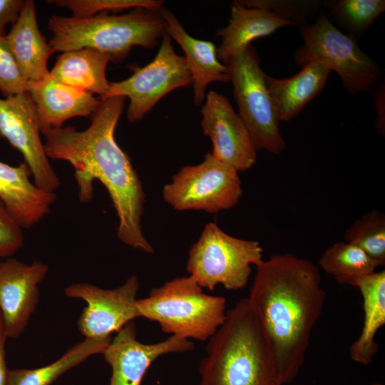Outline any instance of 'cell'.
Returning a JSON list of instances; mask_svg holds the SVG:
<instances>
[{
  "instance_id": "obj_29",
  "label": "cell",
  "mask_w": 385,
  "mask_h": 385,
  "mask_svg": "<svg viewBox=\"0 0 385 385\" xmlns=\"http://www.w3.org/2000/svg\"><path fill=\"white\" fill-rule=\"evenodd\" d=\"M248 8L265 9L278 17L292 21L297 26L308 25V19L326 7L327 1L242 0L238 1Z\"/></svg>"
},
{
  "instance_id": "obj_28",
  "label": "cell",
  "mask_w": 385,
  "mask_h": 385,
  "mask_svg": "<svg viewBox=\"0 0 385 385\" xmlns=\"http://www.w3.org/2000/svg\"><path fill=\"white\" fill-rule=\"evenodd\" d=\"M47 2L69 9L74 18H88L101 12L131 8L159 11L164 4L161 0H54Z\"/></svg>"
},
{
  "instance_id": "obj_9",
  "label": "cell",
  "mask_w": 385,
  "mask_h": 385,
  "mask_svg": "<svg viewBox=\"0 0 385 385\" xmlns=\"http://www.w3.org/2000/svg\"><path fill=\"white\" fill-rule=\"evenodd\" d=\"M242 193L238 171L210 153L201 163L183 167L163 188L164 200L174 209L210 213L233 207Z\"/></svg>"
},
{
  "instance_id": "obj_16",
  "label": "cell",
  "mask_w": 385,
  "mask_h": 385,
  "mask_svg": "<svg viewBox=\"0 0 385 385\" xmlns=\"http://www.w3.org/2000/svg\"><path fill=\"white\" fill-rule=\"evenodd\" d=\"M28 92L34 103L42 133L62 127L70 118L91 116L101 102L93 94L63 84L50 75L29 82Z\"/></svg>"
},
{
  "instance_id": "obj_31",
  "label": "cell",
  "mask_w": 385,
  "mask_h": 385,
  "mask_svg": "<svg viewBox=\"0 0 385 385\" xmlns=\"http://www.w3.org/2000/svg\"><path fill=\"white\" fill-rule=\"evenodd\" d=\"M22 230L0 200V262L11 257L23 247Z\"/></svg>"
},
{
  "instance_id": "obj_35",
  "label": "cell",
  "mask_w": 385,
  "mask_h": 385,
  "mask_svg": "<svg viewBox=\"0 0 385 385\" xmlns=\"http://www.w3.org/2000/svg\"><path fill=\"white\" fill-rule=\"evenodd\" d=\"M370 385H384V384L380 382H374L371 384Z\"/></svg>"
},
{
  "instance_id": "obj_18",
  "label": "cell",
  "mask_w": 385,
  "mask_h": 385,
  "mask_svg": "<svg viewBox=\"0 0 385 385\" xmlns=\"http://www.w3.org/2000/svg\"><path fill=\"white\" fill-rule=\"evenodd\" d=\"M159 13L165 21V32L184 51L192 77L193 101L200 106L205 99L208 84L230 82L228 68L219 61L217 48L212 42L190 36L168 9L163 6Z\"/></svg>"
},
{
  "instance_id": "obj_24",
  "label": "cell",
  "mask_w": 385,
  "mask_h": 385,
  "mask_svg": "<svg viewBox=\"0 0 385 385\" xmlns=\"http://www.w3.org/2000/svg\"><path fill=\"white\" fill-rule=\"evenodd\" d=\"M111 339L85 338L51 364L36 369L9 370L6 385H51L91 356L103 354Z\"/></svg>"
},
{
  "instance_id": "obj_8",
  "label": "cell",
  "mask_w": 385,
  "mask_h": 385,
  "mask_svg": "<svg viewBox=\"0 0 385 385\" xmlns=\"http://www.w3.org/2000/svg\"><path fill=\"white\" fill-rule=\"evenodd\" d=\"M226 66L239 108L238 114L255 149L265 150L274 155L281 154L286 143L267 86V74L260 67L255 48L250 45Z\"/></svg>"
},
{
  "instance_id": "obj_17",
  "label": "cell",
  "mask_w": 385,
  "mask_h": 385,
  "mask_svg": "<svg viewBox=\"0 0 385 385\" xmlns=\"http://www.w3.org/2000/svg\"><path fill=\"white\" fill-rule=\"evenodd\" d=\"M31 175L25 162L11 166L0 161V200L22 229H29L40 222L57 198L54 192L31 183Z\"/></svg>"
},
{
  "instance_id": "obj_2",
  "label": "cell",
  "mask_w": 385,
  "mask_h": 385,
  "mask_svg": "<svg viewBox=\"0 0 385 385\" xmlns=\"http://www.w3.org/2000/svg\"><path fill=\"white\" fill-rule=\"evenodd\" d=\"M247 298L270 346L283 384L297 376L311 333L326 299L318 267L291 253L272 255L256 265Z\"/></svg>"
},
{
  "instance_id": "obj_1",
  "label": "cell",
  "mask_w": 385,
  "mask_h": 385,
  "mask_svg": "<svg viewBox=\"0 0 385 385\" xmlns=\"http://www.w3.org/2000/svg\"><path fill=\"white\" fill-rule=\"evenodd\" d=\"M125 101L124 97L101 99L86 129H49L43 133L46 138L43 147L48 158L66 161L73 167L81 203L91 201L93 181H100L116 211L118 239L135 250L152 254L153 247L145 239L141 226L145 203L143 185L129 157L114 137Z\"/></svg>"
},
{
  "instance_id": "obj_23",
  "label": "cell",
  "mask_w": 385,
  "mask_h": 385,
  "mask_svg": "<svg viewBox=\"0 0 385 385\" xmlns=\"http://www.w3.org/2000/svg\"><path fill=\"white\" fill-rule=\"evenodd\" d=\"M111 57L90 48L63 52L49 71L54 80L102 98L109 88L106 70Z\"/></svg>"
},
{
  "instance_id": "obj_12",
  "label": "cell",
  "mask_w": 385,
  "mask_h": 385,
  "mask_svg": "<svg viewBox=\"0 0 385 385\" xmlns=\"http://www.w3.org/2000/svg\"><path fill=\"white\" fill-rule=\"evenodd\" d=\"M139 287L138 277L132 275L115 289H102L81 282L68 286L64 293L68 297L87 303L77 323L81 334L85 338L106 339L139 317L136 307Z\"/></svg>"
},
{
  "instance_id": "obj_3",
  "label": "cell",
  "mask_w": 385,
  "mask_h": 385,
  "mask_svg": "<svg viewBox=\"0 0 385 385\" xmlns=\"http://www.w3.org/2000/svg\"><path fill=\"white\" fill-rule=\"evenodd\" d=\"M200 385H284L247 298L227 311L199 366Z\"/></svg>"
},
{
  "instance_id": "obj_22",
  "label": "cell",
  "mask_w": 385,
  "mask_h": 385,
  "mask_svg": "<svg viewBox=\"0 0 385 385\" xmlns=\"http://www.w3.org/2000/svg\"><path fill=\"white\" fill-rule=\"evenodd\" d=\"M354 286L362 296L364 322L359 337L349 348V356L353 361L367 366L379 349L376 334L385 324V271L366 275Z\"/></svg>"
},
{
  "instance_id": "obj_27",
  "label": "cell",
  "mask_w": 385,
  "mask_h": 385,
  "mask_svg": "<svg viewBox=\"0 0 385 385\" xmlns=\"http://www.w3.org/2000/svg\"><path fill=\"white\" fill-rule=\"evenodd\" d=\"M345 242L361 249L378 265H385V215L373 210L356 220L344 232Z\"/></svg>"
},
{
  "instance_id": "obj_6",
  "label": "cell",
  "mask_w": 385,
  "mask_h": 385,
  "mask_svg": "<svg viewBox=\"0 0 385 385\" xmlns=\"http://www.w3.org/2000/svg\"><path fill=\"white\" fill-rule=\"evenodd\" d=\"M304 44L294 54L296 63H316L335 71L344 89L351 95L374 88L382 76V68L365 53L355 39L334 26L324 12L316 21L299 27Z\"/></svg>"
},
{
  "instance_id": "obj_26",
  "label": "cell",
  "mask_w": 385,
  "mask_h": 385,
  "mask_svg": "<svg viewBox=\"0 0 385 385\" xmlns=\"http://www.w3.org/2000/svg\"><path fill=\"white\" fill-rule=\"evenodd\" d=\"M327 17L353 39L361 38L385 11L384 0L327 1Z\"/></svg>"
},
{
  "instance_id": "obj_11",
  "label": "cell",
  "mask_w": 385,
  "mask_h": 385,
  "mask_svg": "<svg viewBox=\"0 0 385 385\" xmlns=\"http://www.w3.org/2000/svg\"><path fill=\"white\" fill-rule=\"evenodd\" d=\"M40 133L38 117L28 91L0 98V135L22 154L35 185L54 192L61 180L49 163Z\"/></svg>"
},
{
  "instance_id": "obj_14",
  "label": "cell",
  "mask_w": 385,
  "mask_h": 385,
  "mask_svg": "<svg viewBox=\"0 0 385 385\" xmlns=\"http://www.w3.org/2000/svg\"><path fill=\"white\" fill-rule=\"evenodd\" d=\"M48 272L40 261L28 265L11 257L0 262V312L7 338H17L26 328Z\"/></svg>"
},
{
  "instance_id": "obj_19",
  "label": "cell",
  "mask_w": 385,
  "mask_h": 385,
  "mask_svg": "<svg viewBox=\"0 0 385 385\" xmlns=\"http://www.w3.org/2000/svg\"><path fill=\"white\" fill-rule=\"evenodd\" d=\"M297 26L274 13L262 9L248 8L238 1L231 4L228 24L217 31L222 42L217 48L219 61L226 65L231 59L244 52L251 42L269 36L284 26Z\"/></svg>"
},
{
  "instance_id": "obj_33",
  "label": "cell",
  "mask_w": 385,
  "mask_h": 385,
  "mask_svg": "<svg viewBox=\"0 0 385 385\" xmlns=\"http://www.w3.org/2000/svg\"><path fill=\"white\" fill-rule=\"evenodd\" d=\"M375 106L377 113L376 126L379 133L384 135L385 120H384V83L377 86L375 91Z\"/></svg>"
},
{
  "instance_id": "obj_30",
  "label": "cell",
  "mask_w": 385,
  "mask_h": 385,
  "mask_svg": "<svg viewBox=\"0 0 385 385\" xmlns=\"http://www.w3.org/2000/svg\"><path fill=\"white\" fill-rule=\"evenodd\" d=\"M28 83L16 63L6 35H0V91L6 97L27 92Z\"/></svg>"
},
{
  "instance_id": "obj_5",
  "label": "cell",
  "mask_w": 385,
  "mask_h": 385,
  "mask_svg": "<svg viewBox=\"0 0 385 385\" xmlns=\"http://www.w3.org/2000/svg\"><path fill=\"white\" fill-rule=\"evenodd\" d=\"M136 307L139 317L158 323L163 332L201 342L209 340L227 314L225 297L205 293L190 276L152 288Z\"/></svg>"
},
{
  "instance_id": "obj_4",
  "label": "cell",
  "mask_w": 385,
  "mask_h": 385,
  "mask_svg": "<svg viewBox=\"0 0 385 385\" xmlns=\"http://www.w3.org/2000/svg\"><path fill=\"white\" fill-rule=\"evenodd\" d=\"M48 28L53 51L83 48L108 55L111 61H123L133 46L151 49L165 32L159 11L138 8L120 15L101 12L88 18L51 16Z\"/></svg>"
},
{
  "instance_id": "obj_13",
  "label": "cell",
  "mask_w": 385,
  "mask_h": 385,
  "mask_svg": "<svg viewBox=\"0 0 385 385\" xmlns=\"http://www.w3.org/2000/svg\"><path fill=\"white\" fill-rule=\"evenodd\" d=\"M201 114L202 133L212 143V155L238 172L251 168L257 160V150L229 100L222 94L210 91Z\"/></svg>"
},
{
  "instance_id": "obj_15",
  "label": "cell",
  "mask_w": 385,
  "mask_h": 385,
  "mask_svg": "<svg viewBox=\"0 0 385 385\" xmlns=\"http://www.w3.org/2000/svg\"><path fill=\"white\" fill-rule=\"evenodd\" d=\"M193 348L190 340L175 335L154 344L141 343L131 321L116 332L103 353L111 368L109 385H142L145 373L158 357L188 352Z\"/></svg>"
},
{
  "instance_id": "obj_34",
  "label": "cell",
  "mask_w": 385,
  "mask_h": 385,
  "mask_svg": "<svg viewBox=\"0 0 385 385\" xmlns=\"http://www.w3.org/2000/svg\"><path fill=\"white\" fill-rule=\"evenodd\" d=\"M7 339L0 312V385H6L9 371L6 362L5 345Z\"/></svg>"
},
{
  "instance_id": "obj_10",
  "label": "cell",
  "mask_w": 385,
  "mask_h": 385,
  "mask_svg": "<svg viewBox=\"0 0 385 385\" xmlns=\"http://www.w3.org/2000/svg\"><path fill=\"white\" fill-rule=\"evenodd\" d=\"M171 39L165 32L153 61L135 70L128 78L110 82L108 90L100 98H128L130 103L127 118L130 123L142 120L162 98L172 91L192 83L191 73L185 58L175 53Z\"/></svg>"
},
{
  "instance_id": "obj_20",
  "label": "cell",
  "mask_w": 385,
  "mask_h": 385,
  "mask_svg": "<svg viewBox=\"0 0 385 385\" xmlns=\"http://www.w3.org/2000/svg\"><path fill=\"white\" fill-rule=\"evenodd\" d=\"M6 37L28 82L38 81L48 76L47 61L54 51L40 32L34 1H24L18 19Z\"/></svg>"
},
{
  "instance_id": "obj_25",
  "label": "cell",
  "mask_w": 385,
  "mask_h": 385,
  "mask_svg": "<svg viewBox=\"0 0 385 385\" xmlns=\"http://www.w3.org/2000/svg\"><path fill=\"white\" fill-rule=\"evenodd\" d=\"M319 265L337 283L352 286L379 267L361 249L346 242H337L327 247L319 260Z\"/></svg>"
},
{
  "instance_id": "obj_7",
  "label": "cell",
  "mask_w": 385,
  "mask_h": 385,
  "mask_svg": "<svg viewBox=\"0 0 385 385\" xmlns=\"http://www.w3.org/2000/svg\"><path fill=\"white\" fill-rule=\"evenodd\" d=\"M262 253L258 241L232 237L210 222L191 247L186 270L202 289L213 291L220 284L239 290L247 285L252 265L263 260Z\"/></svg>"
},
{
  "instance_id": "obj_32",
  "label": "cell",
  "mask_w": 385,
  "mask_h": 385,
  "mask_svg": "<svg viewBox=\"0 0 385 385\" xmlns=\"http://www.w3.org/2000/svg\"><path fill=\"white\" fill-rule=\"evenodd\" d=\"M24 1L22 0H0V35H4L7 24H13L16 21Z\"/></svg>"
},
{
  "instance_id": "obj_21",
  "label": "cell",
  "mask_w": 385,
  "mask_h": 385,
  "mask_svg": "<svg viewBox=\"0 0 385 385\" xmlns=\"http://www.w3.org/2000/svg\"><path fill=\"white\" fill-rule=\"evenodd\" d=\"M329 73L323 65L312 63L289 78L267 75V86L279 121H289L298 115L322 91Z\"/></svg>"
}]
</instances>
